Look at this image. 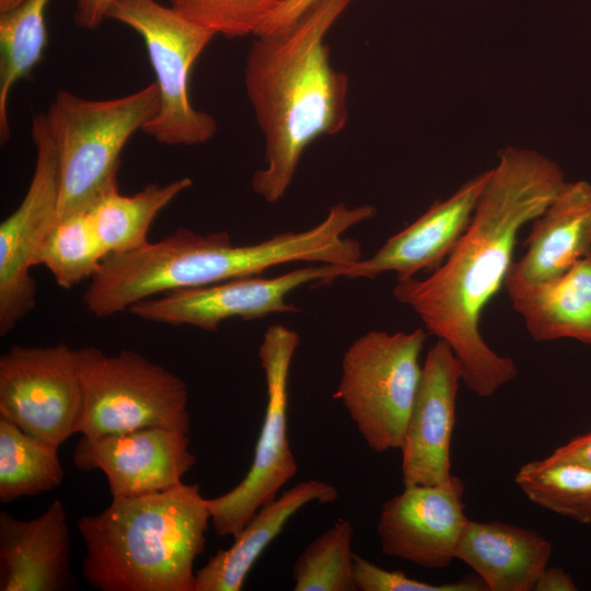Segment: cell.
Here are the masks:
<instances>
[{
	"mask_svg": "<svg viewBox=\"0 0 591 591\" xmlns=\"http://www.w3.org/2000/svg\"><path fill=\"white\" fill-rule=\"evenodd\" d=\"M31 137L36 162L19 207L0 224V335L9 334L36 303L31 276L35 256L58 219L60 169L45 114L33 118Z\"/></svg>",
	"mask_w": 591,
	"mask_h": 591,
	"instance_id": "10",
	"label": "cell"
},
{
	"mask_svg": "<svg viewBox=\"0 0 591 591\" xmlns=\"http://www.w3.org/2000/svg\"><path fill=\"white\" fill-rule=\"evenodd\" d=\"M347 250L343 224L333 216L308 230L246 245L233 244L227 232L201 234L178 228L159 242L107 255L91 278L83 302L92 315L109 317L173 290L257 276L282 264H339Z\"/></svg>",
	"mask_w": 591,
	"mask_h": 591,
	"instance_id": "3",
	"label": "cell"
},
{
	"mask_svg": "<svg viewBox=\"0 0 591 591\" xmlns=\"http://www.w3.org/2000/svg\"><path fill=\"white\" fill-rule=\"evenodd\" d=\"M299 334L281 324L269 326L258 348L267 402L254 457L245 477L228 493L206 499L219 536H235L255 512L277 497L298 471L288 438L290 367Z\"/></svg>",
	"mask_w": 591,
	"mask_h": 591,
	"instance_id": "9",
	"label": "cell"
},
{
	"mask_svg": "<svg viewBox=\"0 0 591 591\" xmlns=\"http://www.w3.org/2000/svg\"><path fill=\"white\" fill-rule=\"evenodd\" d=\"M317 0H286L262 24L255 36L287 30Z\"/></svg>",
	"mask_w": 591,
	"mask_h": 591,
	"instance_id": "30",
	"label": "cell"
},
{
	"mask_svg": "<svg viewBox=\"0 0 591 591\" xmlns=\"http://www.w3.org/2000/svg\"><path fill=\"white\" fill-rule=\"evenodd\" d=\"M107 19L141 36L155 74L160 108L142 131L164 146H197L211 139L217 121L192 104L189 77L216 34L157 0H115Z\"/></svg>",
	"mask_w": 591,
	"mask_h": 591,
	"instance_id": "8",
	"label": "cell"
},
{
	"mask_svg": "<svg viewBox=\"0 0 591 591\" xmlns=\"http://www.w3.org/2000/svg\"><path fill=\"white\" fill-rule=\"evenodd\" d=\"M209 522L198 484L113 498L78 521L82 577L100 591H195L194 563L205 551Z\"/></svg>",
	"mask_w": 591,
	"mask_h": 591,
	"instance_id": "4",
	"label": "cell"
},
{
	"mask_svg": "<svg viewBox=\"0 0 591 591\" xmlns=\"http://www.w3.org/2000/svg\"><path fill=\"white\" fill-rule=\"evenodd\" d=\"M82 389L77 349L13 346L0 357V417L60 447L76 433Z\"/></svg>",
	"mask_w": 591,
	"mask_h": 591,
	"instance_id": "11",
	"label": "cell"
},
{
	"mask_svg": "<svg viewBox=\"0 0 591 591\" xmlns=\"http://www.w3.org/2000/svg\"><path fill=\"white\" fill-rule=\"evenodd\" d=\"M462 375L460 360L438 339L424 361L401 447L404 486L441 484L452 477L450 447Z\"/></svg>",
	"mask_w": 591,
	"mask_h": 591,
	"instance_id": "15",
	"label": "cell"
},
{
	"mask_svg": "<svg viewBox=\"0 0 591 591\" xmlns=\"http://www.w3.org/2000/svg\"><path fill=\"white\" fill-rule=\"evenodd\" d=\"M463 480L404 486L381 507L376 531L381 552L427 569H444L467 522Z\"/></svg>",
	"mask_w": 591,
	"mask_h": 591,
	"instance_id": "13",
	"label": "cell"
},
{
	"mask_svg": "<svg viewBox=\"0 0 591 591\" xmlns=\"http://www.w3.org/2000/svg\"><path fill=\"white\" fill-rule=\"evenodd\" d=\"M115 0H74V22L84 30L97 28L108 18Z\"/></svg>",
	"mask_w": 591,
	"mask_h": 591,
	"instance_id": "31",
	"label": "cell"
},
{
	"mask_svg": "<svg viewBox=\"0 0 591 591\" xmlns=\"http://www.w3.org/2000/svg\"><path fill=\"white\" fill-rule=\"evenodd\" d=\"M26 0H0V14L16 9Z\"/></svg>",
	"mask_w": 591,
	"mask_h": 591,
	"instance_id": "34",
	"label": "cell"
},
{
	"mask_svg": "<svg viewBox=\"0 0 591 591\" xmlns=\"http://www.w3.org/2000/svg\"><path fill=\"white\" fill-rule=\"evenodd\" d=\"M188 433L143 428L97 438L82 436L72 460L80 471L101 470L113 498L163 491L182 484L197 461Z\"/></svg>",
	"mask_w": 591,
	"mask_h": 591,
	"instance_id": "14",
	"label": "cell"
},
{
	"mask_svg": "<svg viewBox=\"0 0 591 591\" xmlns=\"http://www.w3.org/2000/svg\"><path fill=\"white\" fill-rule=\"evenodd\" d=\"M354 528L339 519L311 542L292 567L294 591H355Z\"/></svg>",
	"mask_w": 591,
	"mask_h": 591,
	"instance_id": "27",
	"label": "cell"
},
{
	"mask_svg": "<svg viewBox=\"0 0 591 591\" xmlns=\"http://www.w3.org/2000/svg\"><path fill=\"white\" fill-rule=\"evenodd\" d=\"M73 588L67 510L56 499L38 517L20 520L0 512V591Z\"/></svg>",
	"mask_w": 591,
	"mask_h": 591,
	"instance_id": "17",
	"label": "cell"
},
{
	"mask_svg": "<svg viewBox=\"0 0 591 591\" xmlns=\"http://www.w3.org/2000/svg\"><path fill=\"white\" fill-rule=\"evenodd\" d=\"M155 82L115 99L56 93L45 114L60 169L58 218L86 210L117 182L119 158L130 137L158 114Z\"/></svg>",
	"mask_w": 591,
	"mask_h": 591,
	"instance_id": "5",
	"label": "cell"
},
{
	"mask_svg": "<svg viewBox=\"0 0 591 591\" xmlns=\"http://www.w3.org/2000/svg\"><path fill=\"white\" fill-rule=\"evenodd\" d=\"M343 269L344 265L320 264L273 278L239 277L173 290L139 301L128 311L150 322L217 332L222 322L233 317L252 321L276 313L297 312L299 309L287 301L288 294L311 282L328 285L343 277Z\"/></svg>",
	"mask_w": 591,
	"mask_h": 591,
	"instance_id": "12",
	"label": "cell"
},
{
	"mask_svg": "<svg viewBox=\"0 0 591 591\" xmlns=\"http://www.w3.org/2000/svg\"><path fill=\"white\" fill-rule=\"evenodd\" d=\"M552 551V543L534 530L468 519L455 559L470 566L487 591H532Z\"/></svg>",
	"mask_w": 591,
	"mask_h": 591,
	"instance_id": "19",
	"label": "cell"
},
{
	"mask_svg": "<svg viewBox=\"0 0 591 591\" xmlns=\"http://www.w3.org/2000/svg\"><path fill=\"white\" fill-rule=\"evenodd\" d=\"M192 184L190 177H182L165 185L149 184L131 196L120 194L118 183L107 187L86 209L107 255L148 244V231L158 213Z\"/></svg>",
	"mask_w": 591,
	"mask_h": 591,
	"instance_id": "22",
	"label": "cell"
},
{
	"mask_svg": "<svg viewBox=\"0 0 591 591\" xmlns=\"http://www.w3.org/2000/svg\"><path fill=\"white\" fill-rule=\"evenodd\" d=\"M82 399L76 433L97 438L143 428L189 432L188 390L162 366L132 350L77 349Z\"/></svg>",
	"mask_w": 591,
	"mask_h": 591,
	"instance_id": "6",
	"label": "cell"
},
{
	"mask_svg": "<svg viewBox=\"0 0 591 591\" xmlns=\"http://www.w3.org/2000/svg\"><path fill=\"white\" fill-rule=\"evenodd\" d=\"M107 256L86 210L58 218L34 260L53 274L58 286L70 289L93 278Z\"/></svg>",
	"mask_w": 591,
	"mask_h": 591,
	"instance_id": "26",
	"label": "cell"
},
{
	"mask_svg": "<svg viewBox=\"0 0 591 591\" xmlns=\"http://www.w3.org/2000/svg\"><path fill=\"white\" fill-rule=\"evenodd\" d=\"M352 0H317L285 31L257 35L245 91L265 140L252 188L269 204L287 193L306 147L348 120V76L331 63L325 37Z\"/></svg>",
	"mask_w": 591,
	"mask_h": 591,
	"instance_id": "2",
	"label": "cell"
},
{
	"mask_svg": "<svg viewBox=\"0 0 591 591\" xmlns=\"http://www.w3.org/2000/svg\"><path fill=\"white\" fill-rule=\"evenodd\" d=\"M524 255L513 262L506 290L552 280L591 254V184L565 182L533 220Z\"/></svg>",
	"mask_w": 591,
	"mask_h": 591,
	"instance_id": "18",
	"label": "cell"
},
{
	"mask_svg": "<svg viewBox=\"0 0 591 591\" xmlns=\"http://www.w3.org/2000/svg\"><path fill=\"white\" fill-rule=\"evenodd\" d=\"M514 479L534 503L580 523H591V467L547 456L523 464Z\"/></svg>",
	"mask_w": 591,
	"mask_h": 591,
	"instance_id": "25",
	"label": "cell"
},
{
	"mask_svg": "<svg viewBox=\"0 0 591 591\" xmlns=\"http://www.w3.org/2000/svg\"><path fill=\"white\" fill-rule=\"evenodd\" d=\"M471 223L447 259L425 279L398 281L394 298L409 306L429 334L444 340L462 366V381L491 396L518 374L480 334L485 308L505 286L520 230L536 219L565 184L560 166L532 150L498 153Z\"/></svg>",
	"mask_w": 591,
	"mask_h": 591,
	"instance_id": "1",
	"label": "cell"
},
{
	"mask_svg": "<svg viewBox=\"0 0 591 591\" xmlns=\"http://www.w3.org/2000/svg\"><path fill=\"white\" fill-rule=\"evenodd\" d=\"M337 489L321 480L300 482L262 506L234 536L196 571L195 591H240L265 548L280 534L289 519L310 502L329 503Z\"/></svg>",
	"mask_w": 591,
	"mask_h": 591,
	"instance_id": "20",
	"label": "cell"
},
{
	"mask_svg": "<svg viewBox=\"0 0 591 591\" xmlns=\"http://www.w3.org/2000/svg\"><path fill=\"white\" fill-rule=\"evenodd\" d=\"M429 332L370 331L354 340L341 360L334 397L339 399L368 447L401 449L420 381L419 357Z\"/></svg>",
	"mask_w": 591,
	"mask_h": 591,
	"instance_id": "7",
	"label": "cell"
},
{
	"mask_svg": "<svg viewBox=\"0 0 591 591\" xmlns=\"http://www.w3.org/2000/svg\"><path fill=\"white\" fill-rule=\"evenodd\" d=\"M507 292L536 341L571 338L591 345V254L552 280Z\"/></svg>",
	"mask_w": 591,
	"mask_h": 591,
	"instance_id": "21",
	"label": "cell"
},
{
	"mask_svg": "<svg viewBox=\"0 0 591 591\" xmlns=\"http://www.w3.org/2000/svg\"><path fill=\"white\" fill-rule=\"evenodd\" d=\"M286 0H170L190 21L216 35H255L268 16Z\"/></svg>",
	"mask_w": 591,
	"mask_h": 591,
	"instance_id": "28",
	"label": "cell"
},
{
	"mask_svg": "<svg viewBox=\"0 0 591 591\" xmlns=\"http://www.w3.org/2000/svg\"><path fill=\"white\" fill-rule=\"evenodd\" d=\"M548 457L591 467V432L571 439L568 443L557 448Z\"/></svg>",
	"mask_w": 591,
	"mask_h": 591,
	"instance_id": "32",
	"label": "cell"
},
{
	"mask_svg": "<svg viewBox=\"0 0 591 591\" xmlns=\"http://www.w3.org/2000/svg\"><path fill=\"white\" fill-rule=\"evenodd\" d=\"M58 448L0 417V501L58 487L65 475Z\"/></svg>",
	"mask_w": 591,
	"mask_h": 591,
	"instance_id": "23",
	"label": "cell"
},
{
	"mask_svg": "<svg viewBox=\"0 0 591 591\" xmlns=\"http://www.w3.org/2000/svg\"><path fill=\"white\" fill-rule=\"evenodd\" d=\"M50 0H26L0 14V137H10L8 102L11 90L30 74L47 44L45 11Z\"/></svg>",
	"mask_w": 591,
	"mask_h": 591,
	"instance_id": "24",
	"label": "cell"
},
{
	"mask_svg": "<svg viewBox=\"0 0 591 591\" xmlns=\"http://www.w3.org/2000/svg\"><path fill=\"white\" fill-rule=\"evenodd\" d=\"M354 576L360 591H487L478 576L434 584L410 578L402 571L383 569L356 553H354Z\"/></svg>",
	"mask_w": 591,
	"mask_h": 591,
	"instance_id": "29",
	"label": "cell"
},
{
	"mask_svg": "<svg viewBox=\"0 0 591 591\" xmlns=\"http://www.w3.org/2000/svg\"><path fill=\"white\" fill-rule=\"evenodd\" d=\"M570 575L559 567H546L536 580L533 591H576Z\"/></svg>",
	"mask_w": 591,
	"mask_h": 591,
	"instance_id": "33",
	"label": "cell"
},
{
	"mask_svg": "<svg viewBox=\"0 0 591 591\" xmlns=\"http://www.w3.org/2000/svg\"><path fill=\"white\" fill-rule=\"evenodd\" d=\"M490 173L488 170L476 175L449 198L433 202L371 257L345 266L343 277L373 279L395 273L397 280L403 281L441 266L467 230Z\"/></svg>",
	"mask_w": 591,
	"mask_h": 591,
	"instance_id": "16",
	"label": "cell"
}]
</instances>
